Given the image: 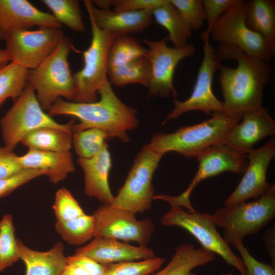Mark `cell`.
Returning <instances> with one entry per match:
<instances>
[{
    "instance_id": "6da1fadb",
    "label": "cell",
    "mask_w": 275,
    "mask_h": 275,
    "mask_svg": "<svg viewBox=\"0 0 275 275\" xmlns=\"http://www.w3.org/2000/svg\"><path fill=\"white\" fill-rule=\"evenodd\" d=\"M215 55L220 63L225 60L237 62L235 68L219 66L218 80L223 93V113L241 119L245 113L262 107L263 91L272 73L268 62L224 43H219Z\"/></svg>"
},
{
    "instance_id": "7a4b0ae2",
    "label": "cell",
    "mask_w": 275,
    "mask_h": 275,
    "mask_svg": "<svg viewBox=\"0 0 275 275\" xmlns=\"http://www.w3.org/2000/svg\"><path fill=\"white\" fill-rule=\"evenodd\" d=\"M98 93L100 100L93 102H76L59 98L47 111L48 114L51 117L65 115L77 118L79 123L74 124L73 132L100 128L107 132L109 139L116 138L123 142H129L127 132L139 125L136 110L121 101L109 81Z\"/></svg>"
},
{
    "instance_id": "3957f363",
    "label": "cell",
    "mask_w": 275,
    "mask_h": 275,
    "mask_svg": "<svg viewBox=\"0 0 275 275\" xmlns=\"http://www.w3.org/2000/svg\"><path fill=\"white\" fill-rule=\"evenodd\" d=\"M200 123L181 127L172 133H158L147 146L163 155L174 151L186 158H197L209 148L224 143L229 132L240 120L222 112H215Z\"/></svg>"
},
{
    "instance_id": "277c9868",
    "label": "cell",
    "mask_w": 275,
    "mask_h": 275,
    "mask_svg": "<svg viewBox=\"0 0 275 275\" xmlns=\"http://www.w3.org/2000/svg\"><path fill=\"white\" fill-rule=\"evenodd\" d=\"M73 44L63 35L56 49L37 68L28 70V82L34 88L42 109L48 111L61 97L75 101L76 88L68 57Z\"/></svg>"
},
{
    "instance_id": "5b68a950",
    "label": "cell",
    "mask_w": 275,
    "mask_h": 275,
    "mask_svg": "<svg viewBox=\"0 0 275 275\" xmlns=\"http://www.w3.org/2000/svg\"><path fill=\"white\" fill-rule=\"evenodd\" d=\"M209 216L216 226L225 229L224 239L229 244L242 241L258 233L275 216V184L257 200L225 206Z\"/></svg>"
},
{
    "instance_id": "8992f818",
    "label": "cell",
    "mask_w": 275,
    "mask_h": 275,
    "mask_svg": "<svg viewBox=\"0 0 275 275\" xmlns=\"http://www.w3.org/2000/svg\"><path fill=\"white\" fill-rule=\"evenodd\" d=\"M74 123L72 118L66 124L59 123L46 113L37 99L34 88L28 82L1 119L0 128L4 146L13 151L23 137L33 130L51 127L73 132Z\"/></svg>"
},
{
    "instance_id": "52a82bcc",
    "label": "cell",
    "mask_w": 275,
    "mask_h": 275,
    "mask_svg": "<svg viewBox=\"0 0 275 275\" xmlns=\"http://www.w3.org/2000/svg\"><path fill=\"white\" fill-rule=\"evenodd\" d=\"M91 26L92 38L87 49L82 52L84 66L73 75L76 102L96 101L97 93L109 81L107 59L109 47L118 35L103 30L95 24L88 14Z\"/></svg>"
},
{
    "instance_id": "ba28073f",
    "label": "cell",
    "mask_w": 275,
    "mask_h": 275,
    "mask_svg": "<svg viewBox=\"0 0 275 275\" xmlns=\"http://www.w3.org/2000/svg\"><path fill=\"white\" fill-rule=\"evenodd\" d=\"M170 210L161 218L162 225L177 226L191 234L203 249L220 256L228 264L236 268L240 275H246L241 258L236 256L217 230L209 213L185 211L181 206L170 203Z\"/></svg>"
},
{
    "instance_id": "9c48e42d",
    "label": "cell",
    "mask_w": 275,
    "mask_h": 275,
    "mask_svg": "<svg viewBox=\"0 0 275 275\" xmlns=\"http://www.w3.org/2000/svg\"><path fill=\"white\" fill-rule=\"evenodd\" d=\"M162 156L145 145L135 158L124 184L109 205L135 214L150 209L154 196L152 178Z\"/></svg>"
},
{
    "instance_id": "30bf717a",
    "label": "cell",
    "mask_w": 275,
    "mask_h": 275,
    "mask_svg": "<svg viewBox=\"0 0 275 275\" xmlns=\"http://www.w3.org/2000/svg\"><path fill=\"white\" fill-rule=\"evenodd\" d=\"M244 1L237 0L215 23L210 36L219 43L232 44L249 56L269 62L275 55V47L245 24Z\"/></svg>"
},
{
    "instance_id": "8fae6325",
    "label": "cell",
    "mask_w": 275,
    "mask_h": 275,
    "mask_svg": "<svg viewBox=\"0 0 275 275\" xmlns=\"http://www.w3.org/2000/svg\"><path fill=\"white\" fill-rule=\"evenodd\" d=\"M201 37L204 56L191 94L183 101L174 98V107L163 124L191 111H201L208 115L215 112L223 113L222 101L216 97L212 91L213 75L218 70L221 63L216 59V49L210 42V35L204 31Z\"/></svg>"
},
{
    "instance_id": "7c38bea8",
    "label": "cell",
    "mask_w": 275,
    "mask_h": 275,
    "mask_svg": "<svg viewBox=\"0 0 275 275\" xmlns=\"http://www.w3.org/2000/svg\"><path fill=\"white\" fill-rule=\"evenodd\" d=\"M168 36L158 41L143 39L148 47L145 57L150 67L149 96L176 97L177 92L173 85V76L176 66L182 60L195 53L194 46L189 43L182 47H171L168 46Z\"/></svg>"
},
{
    "instance_id": "4fadbf2b",
    "label": "cell",
    "mask_w": 275,
    "mask_h": 275,
    "mask_svg": "<svg viewBox=\"0 0 275 275\" xmlns=\"http://www.w3.org/2000/svg\"><path fill=\"white\" fill-rule=\"evenodd\" d=\"M245 158L246 155L234 151L224 143L215 145L196 158L199 162L198 169L188 187L182 194L177 196L159 195L155 196V199L184 207L190 212H196L189 201L194 188L203 180L224 172L243 174L248 166Z\"/></svg>"
},
{
    "instance_id": "5bb4252c",
    "label": "cell",
    "mask_w": 275,
    "mask_h": 275,
    "mask_svg": "<svg viewBox=\"0 0 275 275\" xmlns=\"http://www.w3.org/2000/svg\"><path fill=\"white\" fill-rule=\"evenodd\" d=\"M63 35L60 28L52 27L19 31L5 40V50L11 62L34 69L56 49Z\"/></svg>"
},
{
    "instance_id": "9a60e30c",
    "label": "cell",
    "mask_w": 275,
    "mask_h": 275,
    "mask_svg": "<svg viewBox=\"0 0 275 275\" xmlns=\"http://www.w3.org/2000/svg\"><path fill=\"white\" fill-rule=\"evenodd\" d=\"M93 215L95 222L94 237H107L146 246L154 232L150 218L138 220L132 212L109 204L101 205Z\"/></svg>"
},
{
    "instance_id": "2e32d148",
    "label": "cell",
    "mask_w": 275,
    "mask_h": 275,
    "mask_svg": "<svg viewBox=\"0 0 275 275\" xmlns=\"http://www.w3.org/2000/svg\"><path fill=\"white\" fill-rule=\"evenodd\" d=\"M275 156V140L271 138L262 147L253 149L246 155L248 166L240 182L225 201L230 206L245 202L250 198L258 199L271 185L266 179L267 171Z\"/></svg>"
},
{
    "instance_id": "e0dca14e",
    "label": "cell",
    "mask_w": 275,
    "mask_h": 275,
    "mask_svg": "<svg viewBox=\"0 0 275 275\" xmlns=\"http://www.w3.org/2000/svg\"><path fill=\"white\" fill-rule=\"evenodd\" d=\"M53 16L43 12L26 0H0V40L13 33L38 26L60 28Z\"/></svg>"
},
{
    "instance_id": "ac0fdd59",
    "label": "cell",
    "mask_w": 275,
    "mask_h": 275,
    "mask_svg": "<svg viewBox=\"0 0 275 275\" xmlns=\"http://www.w3.org/2000/svg\"><path fill=\"white\" fill-rule=\"evenodd\" d=\"M241 119V122L229 132L224 142L239 154L249 153L260 140L275 134V122L267 108L247 112Z\"/></svg>"
},
{
    "instance_id": "d6986e66",
    "label": "cell",
    "mask_w": 275,
    "mask_h": 275,
    "mask_svg": "<svg viewBox=\"0 0 275 275\" xmlns=\"http://www.w3.org/2000/svg\"><path fill=\"white\" fill-rule=\"evenodd\" d=\"M74 254L89 257L103 265L156 257L153 251L146 246H133L103 236L94 237L88 244L77 249Z\"/></svg>"
},
{
    "instance_id": "ffe728a7",
    "label": "cell",
    "mask_w": 275,
    "mask_h": 275,
    "mask_svg": "<svg viewBox=\"0 0 275 275\" xmlns=\"http://www.w3.org/2000/svg\"><path fill=\"white\" fill-rule=\"evenodd\" d=\"M83 3L99 28L118 35L141 32L153 22L152 10L116 12L98 8L90 0H84Z\"/></svg>"
},
{
    "instance_id": "44dd1931",
    "label": "cell",
    "mask_w": 275,
    "mask_h": 275,
    "mask_svg": "<svg viewBox=\"0 0 275 275\" xmlns=\"http://www.w3.org/2000/svg\"><path fill=\"white\" fill-rule=\"evenodd\" d=\"M77 162L84 174L86 195L97 199L103 204H111L114 196L108 183L112 160L107 144L95 155L88 158L78 157Z\"/></svg>"
},
{
    "instance_id": "7402d4cb",
    "label": "cell",
    "mask_w": 275,
    "mask_h": 275,
    "mask_svg": "<svg viewBox=\"0 0 275 275\" xmlns=\"http://www.w3.org/2000/svg\"><path fill=\"white\" fill-rule=\"evenodd\" d=\"M17 161L22 169H38L47 171L49 181L57 184L65 180L75 169L73 154L70 151L53 152L28 148Z\"/></svg>"
},
{
    "instance_id": "603a6c76",
    "label": "cell",
    "mask_w": 275,
    "mask_h": 275,
    "mask_svg": "<svg viewBox=\"0 0 275 275\" xmlns=\"http://www.w3.org/2000/svg\"><path fill=\"white\" fill-rule=\"evenodd\" d=\"M17 249L19 258L25 265V275H62L67 264L61 242L47 251L41 252L28 248L17 239Z\"/></svg>"
},
{
    "instance_id": "cb8c5ba5",
    "label": "cell",
    "mask_w": 275,
    "mask_h": 275,
    "mask_svg": "<svg viewBox=\"0 0 275 275\" xmlns=\"http://www.w3.org/2000/svg\"><path fill=\"white\" fill-rule=\"evenodd\" d=\"M215 259V255L190 243L178 246L169 263L150 275H197L193 270L206 265Z\"/></svg>"
},
{
    "instance_id": "d4e9b609",
    "label": "cell",
    "mask_w": 275,
    "mask_h": 275,
    "mask_svg": "<svg viewBox=\"0 0 275 275\" xmlns=\"http://www.w3.org/2000/svg\"><path fill=\"white\" fill-rule=\"evenodd\" d=\"M244 17L249 29L275 47V1H244Z\"/></svg>"
},
{
    "instance_id": "484cf974",
    "label": "cell",
    "mask_w": 275,
    "mask_h": 275,
    "mask_svg": "<svg viewBox=\"0 0 275 275\" xmlns=\"http://www.w3.org/2000/svg\"><path fill=\"white\" fill-rule=\"evenodd\" d=\"M73 132L59 128L43 127L28 133L20 144L28 148L53 151H70L72 146Z\"/></svg>"
},
{
    "instance_id": "4316f807",
    "label": "cell",
    "mask_w": 275,
    "mask_h": 275,
    "mask_svg": "<svg viewBox=\"0 0 275 275\" xmlns=\"http://www.w3.org/2000/svg\"><path fill=\"white\" fill-rule=\"evenodd\" d=\"M152 15L156 22L168 31V40L173 43L174 47H182L188 43L193 31L170 0L153 9Z\"/></svg>"
},
{
    "instance_id": "83f0119b",
    "label": "cell",
    "mask_w": 275,
    "mask_h": 275,
    "mask_svg": "<svg viewBox=\"0 0 275 275\" xmlns=\"http://www.w3.org/2000/svg\"><path fill=\"white\" fill-rule=\"evenodd\" d=\"M148 49L129 35H119L112 42L107 54V72L137 58L145 56Z\"/></svg>"
},
{
    "instance_id": "f1b7e54d",
    "label": "cell",
    "mask_w": 275,
    "mask_h": 275,
    "mask_svg": "<svg viewBox=\"0 0 275 275\" xmlns=\"http://www.w3.org/2000/svg\"><path fill=\"white\" fill-rule=\"evenodd\" d=\"M55 229L62 238L71 245H79L93 238L95 222L93 215H82L66 222H56Z\"/></svg>"
},
{
    "instance_id": "f546056e",
    "label": "cell",
    "mask_w": 275,
    "mask_h": 275,
    "mask_svg": "<svg viewBox=\"0 0 275 275\" xmlns=\"http://www.w3.org/2000/svg\"><path fill=\"white\" fill-rule=\"evenodd\" d=\"M150 74V64L145 56L108 71L107 76L117 87L139 84L148 88Z\"/></svg>"
},
{
    "instance_id": "4dcf8cb0",
    "label": "cell",
    "mask_w": 275,
    "mask_h": 275,
    "mask_svg": "<svg viewBox=\"0 0 275 275\" xmlns=\"http://www.w3.org/2000/svg\"><path fill=\"white\" fill-rule=\"evenodd\" d=\"M28 70L11 62L0 65V107L9 98L15 100L28 84Z\"/></svg>"
},
{
    "instance_id": "1f68e13d",
    "label": "cell",
    "mask_w": 275,
    "mask_h": 275,
    "mask_svg": "<svg viewBox=\"0 0 275 275\" xmlns=\"http://www.w3.org/2000/svg\"><path fill=\"white\" fill-rule=\"evenodd\" d=\"M55 19L73 31L84 33L85 25L78 0H42Z\"/></svg>"
},
{
    "instance_id": "d6a6232c",
    "label": "cell",
    "mask_w": 275,
    "mask_h": 275,
    "mask_svg": "<svg viewBox=\"0 0 275 275\" xmlns=\"http://www.w3.org/2000/svg\"><path fill=\"white\" fill-rule=\"evenodd\" d=\"M109 139L107 132L100 128H90L73 132L72 145L80 158H88L99 152Z\"/></svg>"
},
{
    "instance_id": "836d02e7",
    "label": "cell",
    "mask_w": 275,
    "mask_h": 275,
    "mask_svg": "<svg viewBox=\"0 0 275 275\" xmlns=\"http://www.w3.org/2000/svg\"><path fill=\"white\" fill-rule=\"evenodd\" d=\"M19 259L12 216L6 214L0 221V271Z\"/></svg>"
},
{
    "instance_id": "e575fe53",
    "label": "cell",
    "mask_w": 275,
    "mask_h": 275,
    "mask_svg": "<svg viewBox=\"0 0 275 275\" xmlns=\"http://www.w3.org/2000/svg\"><path fill=\"white\" fill-rule=\"evenodd\" d=\"M164 262V258L155 257L106 264L103 275H150L159 270Z\"/></svg>"
},
{
    "instance_id": "d590c367",
    "label": "cell",
    "mask_w": 275,
    "mask_h": 275,
    "mask_svg": "<svg viewBox=\"0 0 275 275\" xmlns=\"http://www.w3.org/2000/svg\"><path fill=\"white\" fill-rule=\"evenodd\" d=\"M57 222L75 218L85 213L70 191L63 187L57 190L52 206Z\"/></svg>"
},
{
    "instance_id": "8d00e7d4",
    "label": "cell",
    "mask_w": 275,
    "mask_h": 275,
    "mask_svg": "<svg viewBox=\"0 0 275 275\" xmlns=\"http://www.w3.org/2000/svg\"><path fill=\"white\" fill-rule=\"evenodd\" d=\"M190 29L198 30L206 20L202 0H170Z\"/></svg>"
},
{
    "instance_id": "74e56055",
    "label": "cell",
    "mask_w": 275,
    "mask_h": 275,
    "mask_svg": "<svg viewBox=\"0 0 275 275\" xmlns=\"http://www.w3.org/2000/svg\"><path fill=\"white\" fill-rule=\"evenodd\" d=\"M47 171L38 169H22L8 178L0 179V198L6 196L18 187L42 175L47 176Z\"/></svg>"
},
{
    "instance_id": "f35d334b",
    "label": "cell",
    "mask_w": 275,
    "mask_h": 275,
    "mask_svg": "<svg viewBox=\"0 0 275 275\" xmlns=\"http://www.w3.org/2000/svg\"><path fill=\"white\" fill-rule=\"evenodd\" d=\"M239 252L245 265L246 275H275L274 267L256 259L244 246L242 241L232 244Z\"/></svg>"
},
{
    "instance_id": "ab89813d",
    "label": "cell",
    "mask_w": 275,
    "mask_h": 275,
    "mask_svg": "<svg viewBox=\"0 0 275 275\" xmlns=\"http://www.w3.org/2000/svg\"><path fill=\"white\" fill-rule=\"evenodd\" d=\"M237 0H202V4L207 23L205 32L210 35V32L219 18Z\"/></svg>"
},
{
    "instance_id": "60d3db41",
    "label": "cell",
    "mask_w": 275,
    "mask_h": 275,
    "mask_svg": "<svg viewBox=\"0 0 275 275\" xmlns=\"http://www.w3.org/2000/svg\"><path fill=\"white\" fill-rule=\"evenodd\" d=\"M168 0H109L114 11H138L153 10L166 3Z\"/></svg>"
},
{
    "instance_id": "b9f144b4",
    "label": "cell",
    "mask_w": 275,
    "mask_h": 275,
    "mask_svg": "<svg viewBox=\"0 0 275 275\" xmlns=\"http://www.w3.org/2000/svg\"><path fill=\"white\" fill-rule=\"evenodd\" d=\"M22 169L17 161V155L5 146L0 147V179L9 177Z\"/></svg>"
},
{
    "instance_id": "7bdbcfd3",
    "label": "cell",
    "mask_w": 275,
    "mask_h": 275,
    "mask_svg": "<svg viewBox=\"0 0 275 275\" xmlns=\"http://www.w3.org/2000/svg\"><path fill=\"white\" fill-rule=\"evenodd\" d=\"M67 263L79 265L91 275H103L105 269V265L99 263L93 259L85 255L74 254L67 257Z\"/></svg>"
},
{
    "instance_id": "ee69618b",
    "label": "cell",
    "mask_w": 275,
    "mask_h": 275,
    "mask_svg": "<svg viewBox=\"0 0 275 275\" xmlns=\"http://www.w3.org/2000/svg\"><path fill=\"white\" fill-rule=\"evenodd\" d=\"M263 241L265 249L271 260L272 264H275V228L272 226L268 229L263 234Z\"/></svg>"
},
{
    "instance_id": "f6af8a7d",
    "label": "cell",
    "mask_w": 275,
    "mask_h": 275,
    "mask_svg": "<svg viewBox=\"0 0 275 275\" xmlns=\"http://www.w3.org/2000/svg\"><path fill=\"white\" fill-rule=\"evenodd\" d=\"M62 275H91L81 266L72 263H67Z\"/></svg>"
},
{
    "instance_id": "bcb514c9",
    "label": "cell",
    "mask_w": 275,
    "mask_h": 275,
    "mask_svg": "<svg viewBox=\"0 0 275 275\" xmlns=\"http://www.w3.org/2000/svg\"><path fill=\"white\" fill-rule=\"evenodd\" d=\"M9 61V57L5 49L0 48V65L8 63Z\"/></svg>"
}]
</instances>
